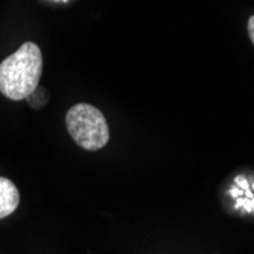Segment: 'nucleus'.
I'll list each match as a JSON object with an SVG mask.
<instances>
[{
	"mask_svg": "<svg viewBox=\"0 0 254 254\" xmlns=\"http://www.w3.org/2000/svg\"><path fill=\"white\" fill-rule=\"evenodd\" d=\"M18 204H20V192L17 186L11 180L0 177V219L14 213Z\"/></svg>",
	"mask_w": 254,
	"mask_h": 254,
	"instance_id": "obj_3",
	"label": "nucleus"
},
{
	"mask_svg": "<svg viewBox=\"0 0 254 254\" xmlns=\"http://www.w3.org/2000/svg\"><path fill=\"white\" fill-rule=\"evenodd\" d=\"M247 29H248V37H250L251 43L254 44V15H251V17H250L248 25H247Z\"/></svg>",
	"mask_w": 254,
	"mask_h": 254,
	"instance_id": "obj_4",
	"label": "nucleus"
},
{
	"mask_svg": "<svg viewBox=\"0 0 254 254\" xmlns=\"http://www.w3.org/2000/svg\"><path fill=\"white\" fill-rule=\"evenodd\" d=\"M70 137L85 151L102 149L110 140V128L101 110L90 104H76L65 114Z\"/></svg>",
	"mask_w": 254,
	"mask_h": 254,
	"instance_id": "obj_2",
	"label": "nucleus"
},
{
	"mask_svg": "<svg viewBox=\"0 0 254 254\" xmlns=\"http://www.w3.org/2000/svg\"><path fill=\"white\" fill-rule=\"evenodd\" d=\"M55 2H68V0H55Z\"/></svg>",
	"mask_w": 254,
	"mask_h": 254,
	"instance_id": "obj_5",
	"label": "nucleus"
},
{
	"mask_svg": "<svg viewBox=\"0 0 254 254\" xmlns=\"http://www.w3.org/2000/svg\"><path fill=\"white\" fill-rule=\"evenodd\" d=\"M43 73L41 49L32 41L0 63V93L11 101H23L38 88Z\"/></svg>",
	"mask_w": 254,
	"mask_h": 254,
	"instance_id": "obj_1",
	"label": "nucleus"
}]
</instances>
